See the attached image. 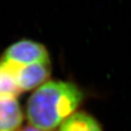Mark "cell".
Returning <instances> with one entry per match:
<instances>
[{
	"label": "cell",
	"instance_id": "cell-1",
	"mask_svg": "<svg viewBox=\"0 0 131 131\" xmlns=\"http://www.w3.org/2000/svg\"><path fill=\"white\" fill-rule=\"evenodd\" d=\"M82 100L83 93L73 83L47 81L29 97L27 120L35 128L52 131L76 112Z\"/></svg>",
	"mask_w": 131,
	"mask_h": 131
},
{
	"label": "cell",
	"instance_id": "cell-2",
	"mask_svg": "<svg viewBox=\"0 0 131 131\" xmlns=\"http://www.w3.org/2000/svg\"><path fill=\"white\" fill-rule=\"evenodd\" d=\"M3 61L26 66L49 62V55L47 48L40 43L32 40H20L12 44L6 49Z\"/></svg>",
	"mask_w": 131,
	"mask_h": 131
},
{
	"label": "cell",
	"instance_id": "cell-3",
	"mask_svg": "<svg viewBox=\"0 0 131 131\" xmlns=\"http://www.w3.org/2000/svg\"><path fill=\"white\" fill-rule=\"evenodd\" d=\"M10 63L14 66L16 80L21 92L39 88L45 84L50 76V61L26 66Z\"/></svg>",
	"mask_w": 131,
	"mask_h": 131
},
{
	"label": "cell",
	"instance_id": "cell-4",
	"mask_svg": "<svg viewBox=\"0 0 131 131\" xmlns=\"http://www.w3.org/2000/svg\"><path fill=\"white\" fill-rule=\"evenodd\" d=\"M23 112L16 96H0V131H19Z\"/></svg>",
	"mask_w": 131,
	"mask_h": 131
},
{
	"label": "cell",
	"instance_id": "cell-5",
	"mask_svg": "<svg viewBox=\"0 0 131 131\" xmlns=\"http://www.w3.org/2000/svg\"><path fill=\"white\" fill-rule=\"evenodd\" d=\"M58 131H102L96 118L85 112H75L58 127Z\"/></svg>",
	"mask_w": 131,
	"mask_h": 131
},
{
	"label": "cell",
	"instance_id": "cell-6",
	"mask_svg": "<svg viewBox=\"0 0 131 131\" xmlns=\"http://www.w3.org/2000/svg\"><path fill=\"white\" fill-rule=\"evenodd\" d=\"M21 93L15 76L14 66L10 62L0 63V96L12 95L17 96Z\"/></svg>",
	"mask_w": 131,
	"mask_h": 131
},
{
	"label": "cell",
	"instance_id": "cell-7",
	"mask_svg": "<svg viewBox=\"0 0 131 131\" xmlns=\"http://www.w3.org/2000/svg\"><path fill=\"white\" fill-rule=\"evenodd\" d=\"M19 131H41L39 130V129H37L35 128V127H25L24 129H22V130H19Z\"/></svg>",
	"mask_w": 131,
	"mask_h": 131
}]
</instances>
